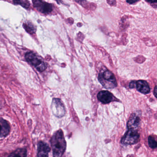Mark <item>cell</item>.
<instances>
[{"label": "cell", "mask_w": 157, "mask_h": 157, "mask_svg": "<svg viewBox=\"0 0 157 157\" xmlns=\"http://www.w3.org/2000/svg\"><path fill=\"white\" fill-rule=\"evenodd\" d=\"M53 157H61L65 152L66 143L63 132L61 130H58L53 135L51 139Z\"/></svg>", "instance_id": "obj_1"}, {"label": "cell", "mask_w": 157, "mask_h": 157, "mask_svg": "<svg viewBox=\"0 0 157 157\" xmlns=\"http://www.w3.org/2000/svg\"><path fill=\"white\" fill-rule=\"evenodd\" d=\"M98 80L102 86L106 89L114 88L118 85L114 75L108 70L100 73Z\"/></svg>", "instance_id": "obj_2"}, {"label": "cell", "mask_w": 157, "mask_h": 157, "mask_svg": "<svg viewBox=\"0 0 157 157\" xmlns=\"http://www.w3.org/2000/svg\"><path fill=\"white\" fill-rule=\"evenodd\" d=\"M26 60L29 63L34 66L38 71L43 72L47 69V64L33 52H29L25 56Z\"/></svg>", "instance_id": "obj_3"}, {"label": "cell", "mask_w": 157, "mask_h": 157, "mask_svg": "<svg viewBox=\"0 0 157 157\" xmlns=\"http://www.w3.org/2000/svg\"><path fill=\"white\" fill-rule=\"evenodd\" d=\"M140 135L136 130H128L122 138L121 143L125 145H131L139 142Z\"/></svg>", "instance_id": "obj_4"}, {"label": "cell", "mask_w": 157, "mask_h": 157, "mask_svg": "<svg viewBox=\"0 0 157 157\" xmlns=\"http://www.w3.org/2000/svg\"><path fill=\"white\" fill-rule=\"evenodd\" d=\"M53 113L56 117L61 118L64 116L65 113V108L61 99L53 98L51 104Z\"/></svg>", "instance_id": "obj_5"}, {"label": "cell", "mask_w": 157, "mask_h": 157, "mask_svg": "<svg viewBox=\"0 0 157 157\" xmlns=\"http://www.w3.org/2000/svg\"><path fill=\"white\" fill-rule=\"evenodd\" d=\"M33 3L34 7L42 13H49L53 10V6L52 4L42 0H33Z\"/></svg>", "instance_id": "obj_6"}, {"label": "cell", "mask_w": 157, "mask_h": 157, "mask_svg": "<svg viewBox=\"0 0 157 157\" xmlns=\"http://www.w3.org/2000/svg\"><path fill=\"white\" fill-rule=\"evenodd\" d=\"M130 88H136L137 90L143 94H148L150 92V88L149 84L145 80L133 81L130 84Z\"/></svg>", "instance_id": "obj_7"}, {"label": "cell", "mask_w": 157, "mask_h": 157, "mask_svg": "<svg viewBox=\"0 0 157 157\" xmlns=\"http://www.w3.org/2000/svg\"><path fill=\"white\" fill-rule=\"evenodd\" d=\"M97 98L100 102L104 104H107L117 100L112 93L107 90H102L99 92Z\"/></svg>", "instance_id": "obj_8"}, {"label": "cell", "mask_w": 157, "mask_h": 157, "mask_svg": "<svg viewBox=\"0 0 157 157\" xmlns=\"http://www.w3.org/2000/svg\"><path fill=\"white\" fill-rule=\"evenodd\" d=\"M37 146L38 157H49L50 148L47 144L40 142L38 144Z\"/></svg>", "instance_id": "obj_9"}, {"label": "cell", "mask_w": 157, "mask_h": 157, "mask_svg": "<svg viewBox=\"0 0 157 157\" xmlns=\"http://www.w3.org/2000/svg\"><path fill=\"white\" fill-rule=\"evenodd\" d=\"M140 119L138 115L135 113L132 114L127 123L128 130H134L137 131L140 125Z\"/></svg>", "instance_id": "obj_10"}, {"label": "cell", "mask_w": 157, "mask_h": 157, "mask_svg": "<svg viewBox=\"0 0 157 157\" xmlns=\"http://www.w3.org/2000/svg\"><path fill=\"white\" fill-rule=\"evenodd\" d=\"M10 127L8 122L0 118V137L7 136L10 132Z\"/></svg>", "instance_id": "obj_11"}, {"label": "cell", "mask_w": 157, "mask_h": 157, "mask_svg": "<svg viewBox=\"0 0 157 157\" xmlns=\"http://www.w3.org/2000/svg\"><path fill=\"white\" fill-rule=\"evenodd\" d=\"M23 27L25 30L30 35L34 34L37 30L36 27L30 22H26L23 23Z\"/></svg>", "instance_id": "obj_12"}, {"label": "cell", "mask_w": 157, "mask_h": 157, "mask_svg": "<svg viewBox=\"0 0 157 157\" xmlns=\"http://www.w3.org/2000/svg\"><path fill=\"white\" fill-rule=\"evenodd\" d=\"M27 150L25 148H19L11 154L8 157H26Z\"/></svg>", "instance_id": "obj_13"}, {"label": "cell", "mask_w": 157, "mask_h": 157, "mask_svg": "<svg viewBox=\"0 0 157 157\" xmlns=\"http://www.w3.org/2000/svg\"><path fill=\"white\" fill-rule=\"evenodd\" d=\"M14 3L16 5H19L26 9H28L30 4L28 0H14Z\"/></svg>", "instance_id": "obj_14"}, {"label": "cell", "mask_w": 157, "mask_h": 157, "mask_svg": "<svg viewBox=\"0 0 157 157\" xmlns=\"http://www.w3.org/2000/svg\"><path fill=\"white\" fill-rule=\"evenodd\" d=\"M148 145L152 148H155L157 147V143L155 138L152 136H149L148 139Z\"/></svg>", "instance_id": "obj_15"}, {"label": "cell", "mask_w": 157, "mask_h": 157, "mask_svg": "<svg viewBox=\"0 0 157 157\" xmlns=\"http://www.w3.org/2000/svg\"><path fill=\"white\" fill-rule=\"evenodd\" d=\"M74 1L87 9L88 8V7H89L88 4V2L86 0H74Z\"/></svg>", "instance_id": "obj_16"}, {"label": "cell", "mask_w": 157, "mask_h": 157, "mask_svg": "<svg viewBox=\"0 0 157 157\" xmlns=\"http://www.w3.org/2000/svg\"><path fill=\"white\" fill-rule=\"evenodd\" d=\"M107 2H108V4L111 6H116V0H107Z\"/></svg>", "instance_id": "obj_17"}, {"label": "cell", "mask_w": 157, "mask_h": 157, "mask_svg": "<svg viewBox=\"0 0 157 157\" xmlns=\"http://www.w3.org/2000/svg\"><path fill=\"white\" fill-rule=\"evenodd\" d=\"M140 0H127V3L130 4H133L139 2Z\"/></svg>", "instance_id": "obj_18"}, {"label": "cell", "mask_w": 157, "mask_h": 157, "mask_svg": "<svg viewBox=\"0 0 157 157\" xmlns=\"http://www.w3.org/2000/svg\"><path fill=\"white\" fill-rule=\"evenodd\" d=\"M148 2L150 3H157V0H145Z\"/></svg>", "instance_id": "obj_19"}, {"label": "cell", "mask_w": 157, "mask_h": 157, "mask_svg": "<svg viewBox=\"0 0 157 157\" xmlns=\"http://www.w3.org/2000/svg\"><path fill=\"white\" fill-rule=\"evenodd\" d=\"M157 86H156L155 87V96L156 98H157Z\"/></svg>", "instance_id": "obj_20"}, {"label": "cell", "mask_w": 157, "mask_h": 157, "mask_svg": "<svg viewBox=\"0 0 157 157\" xmlns=\"http://www.w3.org/2000/svg\"><path fill=\"white\" fill-rule=\"evenodd\" d=\"M54 1H56V2H57L58 3V4H61V3L62 2L61 0H54Z\"/></svg>", "instance_id": "obj_21"}]
</instances>
